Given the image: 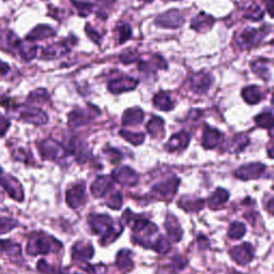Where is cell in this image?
<instances>
[{"label": "cell", "instance_id": "obj_1", "mask_svg": "<svg viewBox=\"0 0 274 274\" xmlns=\"http://www.w3.org/2000/svg\"><path fill=\"white\" fill-rule=\"evenodd\" d=\"M88 222L92 231L101 236L103 245H109L114 242L122 233V226L115 224L113 219L106 214H91Z\"/></svg>", "mask_w": 274, "mask_h": 274}, {"label": "cell", "instance_id": "obj_2", "mask_svg": "<svg viewBox=\"0 0 274 274\" xmlns=\"http://www.w3.org/2000/svg\"><path fill=\"white\" fill-rule=\"evenodd\" d=\"M61 247L62 244L53 237L44 233H33L29 237L27 253L32 256L47 255L52 252L60 251Z\"/></svg>", "mask_w": 274, "mask_h": 274}, {"label": "cell", "instance_id": "obj_3", "mask_svg": "<svg viewBox=\"0 0 274 274\" xmlns=\"http://www.w3.org/2000/svg\"><path fill=\"white\" fill-rule=\"evenodd\" d=\"M42 159L50 161H59L64 159L68 152L66 148L53 139H45L38 145Z\"/></svg>", "mask_w": 274, "mask_h": 274}, {"label": "cell", "instance_id": "obj_4", "mask_svg": "<svg viewBox=\"0 0 274 274\" xmlns=\"http://www.w3.org/2000/svg\"><path fill=\"white\" fill-rule=\"evenodd\" d=\"M0 185H2L6 192L17 201H23L24 199V191L19 181L11 175H7L0 167Z\"/></svg>", "mask_w": 274, "mask_h": 274}, {"label": "cell", "instance_id": "obj_5", "mask_svg": "<svg viewBox=\"0 0 274 274\" xmlns=\"http://www.w3.org/2000/svg\"><path fill=\"white\" fill-rule=\"evenodd\" d=\"M19 119L27 123L35 124V125H42L49 121V117L40 109L37 107H22L18 112Z\"/></svg>", "mask_w": 274, "mask_h": 274}, {"label": "cell", "instance_id": "obj_6", "mask_svg": "<svg viewBox=\"0 0 274 274\" xmlns=\"http://www.w3.org/2000/svg\"><path fill=\"white\" fill-rule=\"evenodd\" d=\"M67 202L68 205L76 209L80 207L82 204H84L86 200V184L84 181L78 182L74 184L73 186H71L67 191Z\"/></svg>", "mask_w": 274, "mask_h": 274}, {"label": "cell", "instance_id": "obj_7", "mask_svg": "<svg viewBox=\"0 0 274 274\" xmlns=\"http://www.w3.org/2000/svg\"><path fill=\"white\" fill-rule=\"evenodd\" d=\"M184 22V17L180 11L171 10L159 15L156 19V24L163 28H178Z\"/></svg>", "mask_w": 274, "mask_h": 274}, {"label": "cell", "instance_id": "obj_8", "mask_svg": "<svg viewBox=\"0 0 274 274\" xmlns=\"http://www.w3.org/2000/svg\"><path fill=\"white\" fill-rule=\"evenodd\" d=\"M179 179L174 177L171 179H167L165 181H162L152 187V191L157 196L163 198V199H171L175 196L177 193L178 186H179Z\"/></svg>", "mask_w": 274, "mask_h": 274}, {"label": "cell", "instance_id": "obj_9", "mask_svg": "<svg viewBox=\"0 0 274 274\" xmlns=\"http://www.w3.org/2000/svg\"><path fill=\"white\" fill-rule=\"evenodd\" d=\"M266 171V166L261 163H251L241 166L235 173V176L241 180L257 179Z\"/></svg>", "mask_w": 274, "mask_h": 274}, {"label": "cell", "instance_id": "obj_10", "mask_svg": "<svg viewBox=\"0 0 274 274\" xmlns=\"http://www.w3.org/2000/svg\"><path fill=\"white\" fill-rule=\"evenodd\" d=\"M112 178L118 183L125 186H133L138 182V175L129 166H122L120 168L115 170L112 174Z\"/></svg>", "mask_w": 274, "mask_h": 274}, {"label": "cell", "instance_id": "obj_11", "mask_svg": "<svg viewBox=\"0 0 274 274\" xmlns=\"http://www.w3.org/2000/svg\"><path fill=\"white\" fill-rule=\"evenodd\" d=\"M213 77L211 74L206 72H200L194 74L189 78V88L197 94H202L209 90L212 85Z\"/></svg>", "mask_w": 274, "mask_h": 274}, {"label": "cell", "instance_id": "obj_12", "mask_svg": "<svg viewBox=\"0 0 274 274\" xmlns=\"http://www.w3.org/2000/svg\"><path fill=\"white\" fill-rule=\"evenodd\" d=\"M230 255L237 264H239L241 266H245L248 263H251L254 257L253 246L247 242L242 243L239 246H235L234 248H231Z\"/></svg>", "mask_w": 274, "mask_h": 274}, {"label": "cell", "instance_id": "obj_13", "mask_svg": "<svg viewBox=\"0 0 274 274\" xmlns=\"http://www.w3.org/2000/svg\"><path fill=\"white\" fill-rule=\"evenodd\" d=\"M137 85H138L137 79L123 75L121 77L110 81L109 89L113 93H121L124 91H130V90L135 89Z\"/></svg>", "mask_w": 274, "mask_h": 274}, {"label": "cell", "instance_id": "obj_14", "mask_svg": "<svg viewBox=\"0 0 274 274\" xmlns=\"http://www.w3.org/2000/svg\"><path fill=\"white\" fill-rule=\"evenodd\" d=\"M113 186V178L111 176H99L91 184V193L94 197L104 196Z\"/></svg>", "mask_w": 274, "mask_h": 274}, {"label": "cell", "instance_id": "obj_15", "mask_svg": "<svg viewBox=\"0 0 274 274\" xmlns=\"http://www.w3.org/2000/svg\"><path fill=\"white\" fill-rule=\"evenodd\" d=\"M93 254L94 249L90 242L79 241L76 242L72 247V257L74 260L85 261L87 259H91Z\"/></svg>", "mask_w": 274, "mask_h": 274}, {"label": "cell", "instance_id": "obj_16", "mask_svg": "<svg viewBox=\"0 0 274 274\" xmlns=\"http://www.w3.org/2000/svg\"><path fill=\"white\" fill-rule=\"evenodd\" d=\"M264 31H260L254 28H247L245 29L239 38V44L242 47H245V49H249V47H253L258 44L259 40L263 38Z\"/></svg>", "mask_w": 274, "mask_h": 274}, {"label": "cell", "instance_id": "obj_17", "mask_svg": "<svg viewBox=\"0 0 274 274\" xmlns=\"http://www.w3.org/2000/svg\"><path fill=\"white\" fill-rule=\"evenodd\" d=\"M22 41L17 35L9 29H3L0 30V45L3 46V49H6L8 51L18 50Z\"/></svg>", "mask_w": 274, "mask_h": 274}, {"label": "cell", "instance_id": "obj_18", "mask_svg": "<svg viewBox=\"0 0 274 274\" xmlns=\"http://www.w3.org/2000/svg\"><path fill=\"white\" fill-rule=\"evenodd\" d=\"M189 133L185 132V131H182V132L175 134L170 141L166 145V148H167L168 151L174 152V151H179V150H184L188 146L189 142Z\"/></svg>", "mask_w": 274, "mask_h": 274}, {"label": "cell", "instance_id": "obj_19", "mask_svg": "<svg viewBox=\"0 0 274 274\" xmlns=\"http://www.w3.org/2000/svg\"><path fill=\"white\" fill-rule=\"evenodd\" d=\"M221 138L222 133L219 130L206 125L204 134H202V146L206 149H213L219 145Z\"/></svg>", "mask_w": 274, "mask_h": 274}, {"label": "cell", "instance_id": "obj_20", "mask_svg": "<svg viewBox=\"0 0 274 274\" xmlns=\"http://www.w3.org/2000/svg\"><path fill=\"white\" fill-rule=\"evenodd\" d=\"M69 52H70L69 46L64 42L61 43L59 42L44 49L42 51V58L43 59H56V58L67 55Z\"/></svg>", "mask_w": 274, "mask_h": 274}, {"label": "cell", "instance_id": "obj_21", "mask_svg": "<svg viewBox=\"0 0 274 274\" xmlns=\"http://www.w3.org/2000/svg\"><path fill=\"white\" fill-rule=\"evenodd\" d=\"M145 114L142 110L138 107H133V109H129L124 112L122 116V124L123 125H137L144 121Z\"/></svg>", "mask_w": 274, "mask_h": 274}, {"label": "cell", "instance_id": "obj_22", "mask_svg": "<svg viewBox=\"0 0 274 274\" xmlns=\"http://www.w3.org/2000/svg\"><path fill=\"white\" fill-rule=\"evenodd\" d=\"M165 227H166V230H167L170 238L173 241L178 242V241L181 240L182 228H181L179 222H178V220L173 216V214L172 216L170 214L167 219H166Z\"/></svg>", "mask_w": 274, "mask_h": 274}, {"label": "cell", "instance_id": "obj_23", "mask_svg": "<svg viewBox=\"0 0 274 274\" xmlns=\"http://www.w3.org/2000/svg\"><path fill=\"white\" fill-rule=\"evenodd\" d=\"M55 30L49 26V25H39L35 28H33L26 37V41H37V40H43L51 38L55 35Z\"/></svg>", "mask_w": 274, "mask_h": 274}, {"label": "cell", "instance_id": "obj_24", "mask_svg": "<svg viewBox=\"0 0 274 274\" xmlns=\"http://www.w3.org/2000/svg\"><path fill=\"white\" fill-rule=\"evenodd\" d=\"M214 24V18L204 12H201L198 15H196L191 23V27L195 29L196 31H207L210 30Z\"/></svg>", "mask_w": 274, "mask_h": 274}, {"label": "cell", "instance_id": "obj_25", "mask_svg": "<svg viewBox=\"0 0 274 274\" xmlns=\"http://www.w3.org/2000/svg\"><path fill=\"white\" fill-rule=\"evenodd\" d=\"M92 114H88L84 110L76 109L69 115V124L71 127H80L91 121Z\"/></svg>", "mask_w": 274, "mask_h": 274}, {"label": "cell", "instance_id": "obj_26", "mask_svg": "<svg viewBox=\"0 0 274 274\" xmlns=\"http://www.w3.org/2000/svg\"><path fill=\"white\" fill-rule=\"evenodd\" d=\"M153 104L157 109L164 111V112H168L174 109V104L172 101V98L168 92L165 91H160L154 95L153 98Z\"/></svg>", "mask_w": 274, "mask_h": 274}, {"label": "cell", "instance_id": "obj_27", "mask_svg": "<svg viewBox=\"0 0 274 274\" xmlns=\"http://www.w3.org/2000/svg\"><path fill=\"white\" fill-rule=\"evenodd\" d=\"M132 253L129 249H121L120 252L118 253L117 258H116V265L117 267L120 269L123 272H128L130 270L133 269V260L132 257H131Z\"/></svg>", "mask_w": 274, "mask_h": 274}, {"label": "cell", "instance_id": "obj_28", "mask_svg": "<svg viewBox=\"0 0 274 274\" xmlns=\"http://www.w3.org/2000/svg\"><path fill=\"white\" fill-rule=\"evenodd\" d=\"M229 198V193L227 191L219 187L216 192H214L209 198H208V205L212 209H217L221 206H223L226 201Z\"/></svg>", "mask_w": 274, "mask_h": 274}, {"label": "cell", "instance_id": "obj_29", "mask_svg": "<svg viewBox=\"0 0 274 274\" xmlns=\"http://www.w3.org/2000/svg\"><path fill=\"white\" fill-rule=\"evenodd\" d=\"M178 204H179L180 208H182L186 212H197L204 208V200L187 196H183Z\"/></svg>", "mask_w": 274, "mask_h": 274}, {"label": "cell", "instance_id": "obj_30", "mask_svg": "<svg viewBox=\"0 0 274 274\" xmlns=\"http://www.w3.org/2000/svg\"><path fill=\"white\" fill-rule=\"evenodd\" d=\"M242 97L246 103L255 105L263 99V92L257 86H248L242 90Z\"/></svg>", "mask_w": 274, "mask_h": 274}, {"label": "cell", "instance_id": "obj_31", "mask_svg": "<svg viewBox=\"0 0 274 274\" xmlns=\"http://www.w3.org/2000/svg\"><path fill=\"white\" fill-rule=\"evenodd\" d=\"M0 251L5 253L11 258H19L22 259V248L18 244L12 242L10 240H0Z\"/></svg>", "mask_w": 274, "mask_h": 274}, {"label": "cell", "instance_id": "obj_32", "mask_svg": "<svg viewBox=\"0 0 274 274\" xmlns=\"http://www.w3.org/2000/svg\"><path fill=\"white\" fill-rule=\"evenodd\" d=\"M252 69L255 74L263 79L269 80L271 78V70L268 65V60H266V59H258L252 65Z\"/></svg>", "mask_w": 274, "mask_h": 274}, {"label": "cell", "instance_id": "obj_33", "mask_svg": "<svg viewBox=\"0 0 274 274\" xmlns=\"http://www.w3.org/2000/svg\"><path fill=\"white\" fill-rule=\"evenodd\" d=\"M147 131L152 136H157L164 133V120L160 117L154 116L147 124Z\"/></svg>", "mask_w": 274, "mask_h": 274}, {"label": "cell", "instance_id": "obj_34", "mask_svg": "<svg viewBox=\"0 0 274 274\" xmlns=\"http://www.w3.org/2000/svg\"><path fill=\"white\" fill-rule=\"evenodd\" d=\"M18 51L24 60L29 61V60H32V59L37 56L38 46L33 44H25L22 42L18 47Z\"/></svg>", "mask_w": 274, "mask_h": 274}, {"label": "cell", "instance_id": "obj_35", "mask_svg": "<svg viewBox=\"0 0 274 274\" xmlns=\"http://www.w3.org/2000/svg\"><path fill=\"white\" fill-rule=\"evenodd\" d=\"M249 142V138L245 134H238L236 135L229 145V150L231 152H239L242 151Z\"/></svg>", "mask_w": 274, "mask_h": 274}, {"label": "cell", "instance_id": "obj_36", "mask_svg": "<svg viewBox=\"0 0 274 274\" xmlns=\"http://www.w3.org/2000/svg\"><path fill=\"white\" fill-rule=\"evenodd\" d=\"M246 233V227L243 223H239V222H234L231 223V225L229 226V229H228V237L233 240H238V239H241V238L245 235Z\"/></svg>", "mask_w": 274, "mask_h": 274}, {"label": "cell", "instance_id": "obj_37", "mask_svg": "<svg viewBox=\"0 0 274 274\" xmlns=\"http://www.w3.org/2000/svg\"><path fill=\"white\" fill-rule=\"evenodd\" d=\"M255 121L258 127L264 129H272L273 127V114L271 111H266L264 113L259 114L256 118Z\"/></svg>", "mask_w": 274, "mask_h": 274}, {"label": "cell", "instance_id": "obj_38", "mask_svg": "<svg viewBox=\"0 0 274 274\" xmlns=\"http://www.w3.org/2000/svg\"><path fill=\"white\" fill-rule=\"evenodd\" d=\"M37 266H38L37 267L38 270L42 274H69V272L67 270H65V269L50 266L44 259H41Z\"/></svg>", "mask_w": 274, "mask_h": 274}, {"label": "cell", "instance_id": "obj_39", "mask_svg": "<svg viewBox=\"0 0 274 274\" xmlns=\"http://www.w3.org/2000/svg\"><path fill=\"white\" fill-rule=\"evenodd\" d=\"M120 135L127 139L128 141H130L131 144H133L135 146L137 145H141L142 142L145 140L146 135L144 133H135V132H130V131H125L122 130L120 131Z\"/></svg>", "mask_w": 274, "mask_h": 274}, {"label": "cell", "instance_id": "obj_40", "mask_svg": "<svg viewBox=\"0 0 274 274\" xmlns=\"http://www.w3.org/2000/svg\"><path fill=\"white\" fill-rule=\"evenodd\" d=\"M152 248L156 249V251L160 254H167L171 251L172 244L165 237L160 236L157 238L156 241H154V243L152 244Z\"/></svg>", "mask_w": 274, "mask_h": 274}, {"label": "cell", "instance_id": "obj_41", "mask_svg": "<svg viewBox=\"0 0 274 274\" xmlns=\"http://www.w3.org/2000/svg\"><path fill=\"white\" fill-rule=\"evenodd\" d=\"M122 195L120 192H114L106 199V205L114 210H119L122 207Z\"/></svg>", "mask_w": 274, "mask_h": 274}, {"label": "cell", "instance_id": "obj_42", "mask_svg": "<svg viewBox=\"0 0 274 274\" xmlns=\"http://www.w3.org/2000/svg\"><path fill=\"white\" fill-rule=\"evenodd\" d=\"M75 8L77 9L78 13L80 16L88 15L93 9V5L88 2H84V0H72Z\"/></svg>", "mask_w": 274, "mask_h": 274}, {"label": "cell", "instance_id": "obj_43", "mask_svg": "<svg viewBox=\"0 0 274 274\" xmlns=\"http://www.w3.org/2000/svg\"><path fill=\"white\" fill-rule=\"evenodd\" d=\"M244 16L248 19H253V20H259L263 18L264 16V12L263 10L260 9V7L258 6H252V7H249L247 9V11L245 12V14Z\"/></svg>", "mask_w": 274, "mask_h": 274}, {"label": "cell", "instance_id": "obj_44", "mask_svg": "<svg viewBox=\"0 0 274 274\" xmlns=\"http://www.w3.org/2000/svg\"><path fill=\"white\" fill-rule=\"evenodd\" d=\"M16 226H17V222L14 220L7 219V218L0 219V235L11 231L12 229H14Z\"/></svg>", "mask_w": 274, "mask_h": 274}, {"label": "cell", "instance_id": "obj_45", "mask_svg": "<svg viewBox=\"0 0 274 274\" xmlns=\"http://www.w3.org/2000/svg\"><path fill=\"white\" fill-rule=\"evenodd\" d=\"M49 100V93L45 89H38L31 92L28 97L29 102H44Z\"/></svg>", "mask_w": 274, "mask_h": 274}, {"label": "cell", "instance_id": "obj_46", "mask_svg": "<svg viewBox=\"0 0 274 274\" xmlns=\"http://www.w3.org/2000/svg\"><path fill=\"white\" fill-rule=\"evenodd\" d=\"M119 32V43H124L127 40H129L132 35V29L127 24H122V25L118 28Z\"/></svg>", "mask_w": 274, "mask_h": 274}, {"label": "cell", "instance_id": "obj_47", "mask_svg": "<svg viewBox=\"0 0 274 274\" xmlns=\"http://www.w3.org/2000/svg\"><path fill=\"white\" fill-rule=\"evenodd\" d=\"M137 57V52L134 50H125L120 54V61L123 64H132L136 61Z\"/></svg>", "mask_w": 274, "mask_h": 274}, {"label": "cell", "instance_id": "obj_48", "mask_svg": "<svg viewBox=\"0 0 274 274\" xmlns=\"http://www.w3.org/2000/svg\"><path fill=\"white\" fill-rule=\"evenodd\" d=\"M10 124L11 122L9 119L0 114V136H4L7 133V131L10 128Z\"/></svg>", "mask_w": 274, "mask_h": 274}, {"label": "cell", "instance_id": "obj_49", "mask_svg": "<svg viewBox=\"0 0 274 274\" xmlns=\"http://www.w3.org/2000/svg\"><path fill=\"white\" fill-rule=\"evenodd\" d=\"M105 154L114 164L121 160V153H119L116 149H110L109 151H105Z\"/></svg>", "mask_w": 274, "mask_h": 274}, {"label": "cell", "instance_id": "obj_50", "mask_svg": "<svg viewBox=\"0 0 274 274\" xmlns=\"http://www.w3.org/2000/svg\"><path fill=\"white\" fill-rule=\"evenodd\" d=\"M86 32H87V34H88V37H89L92 41H94L95 43H100L101 35H100L97 31H95L94 29H92L91 26L89 25V24L86 26Z\"/></svg>", "mask_w": 274, "mask_h": 274}, {"label": "cell", "instance_id": "obj_51", "mask_svg": "<svg viewBox=\"0 0 274 274\" xmlns=\"http://www.w3.org/2000/svg\"><path fill=\"white\" fill-rule=\"evenodd\" d=\"M14 158L16 160H19V161L28 162L29 154L25 150H24V149H18L16 152H14Z\"/></svg>", "mask_w": 274, "mask_h": 274}, {"label": "cell", "instance_id": "obj_52", "mask_svg": "<svg viewBox=\"0 0 274 274\" xmlns=\"http://www.w3.org/2000/svg\"><path fill=\"white\" fill-rule=\"evenodd\" d=\"M9 70H10V67L7 64L0 60V75H6L9 72Z\"/></svg>", "mask_w": 274, "mask_h": 274}]
</instances>
